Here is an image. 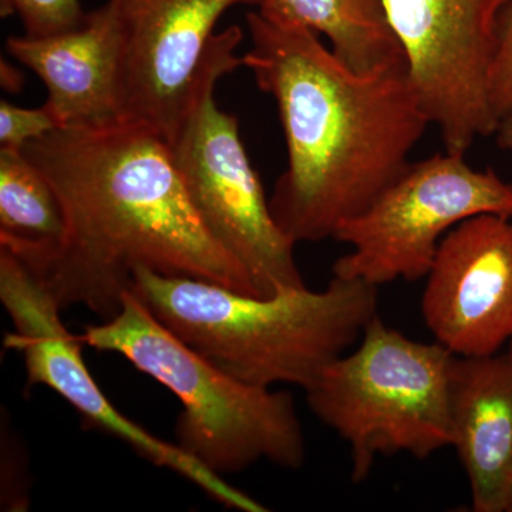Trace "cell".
<instances>
[{
  "mask_svg": "<svg viewBox=\"0 0 512 512\" xmlns=\"http://www.w3.org/2000/svg\"><path fill=\"white\" fill-rule=\"evenodd\" d=\"M497 131L500 133L501 146L512 154V111L500 120Z\"/></svg>",
  "mask_w": 512,
  "mask_h": 512,
  "instance_id": "21",
  "label": "cell"
},
{
  "mask_svg": "<svg viewBox=\"0 0 512 512\" xmlns=\"http://www.w3.org/2000/svg\"><path fill=\"white\" fill-rule=\"evenodd\" d=\"M0 302L13 325V332L5 336V348L22 353L28 387L53 390L79 413L87 427L123 441L154 466L170 468L224 507L268 511L177 444L161 440L121 414L90 375L83 357L86 345L80 335L64 326L55 298L28 266L5 248H0Z\"/></svg>",
  "mask_w": 512,
  "mask_h": 512,
  "instance_id": "8",
  "label": "cell"
},
{
  "mask_svg": "<svg viewBox=\"0 0 512 512\" xmlns=\"http://www.w3.org/2000/svg\"><path fill=\"white\" fill-rule=\"evenodd\" d=\"M119 26L109 2L79 28L46 37L12 36L6 50L45 83L60 127L123 120L119 100Z\"/></svg>",
  "mask_w": 512,
  "mask_h": 512,
  "instance_id": "12",
  "label": "cell"
},
{
  "mask_svg": "<svg viewBox=\"0 0 512 512\" xmlns=\"http://www.w3.org/2000/svg\"><path fill=\"white\" fill-rule=\"evenodd\" d=\"M131 291L205 359L264 387L308 389L379 315L377 286L335 275L322 291L305 286L264 298L137 268Z\"/></svg>",
  "mask_w": 512,
  "mask_h": 512,
  "instance_id": "3",
  "label": "cell"
},
{
  "mask_svg": "<svg viewBox=\"0 0 512 512\" xmlns=\"http://www.w3.org/2000/svg\"><path fill=\"white\" fill-rule=\"evenodd\" d=\"M23 153L63 208L62 245L33 272L62 311L84 306L101 320L113 318L137 268L261 296L205 227L170 144L156 131L128 120L63 127Z\"/></svg>",
  "mask_w": 512,
  "mask_h": 512,
  "instance_id": "1",
  "label": "cell"
},
{
  "mask_svg": "<svg viewBox=\"0 0 512 512\" xmlns=\"http://www.w3.org/2000/svg\"><path fill=\"white\" fill-rule=\"evenodd\" d=\"M264 18L325 35L330 49L357 73L406 59L383 0H262Z\"/></svg>",
  "mask_w": 512,
  "mask_h": 512,
  "instance_id": "14",
  "label": "cell"
},
{
  "mask_svg": "<svg viewBox=\"0 0 512 512\" xmlns=\"http://www.w3.org/2000/svg\"><path fill=\"white\" fill-rule=\"evenodd\" d=\"M508 355H510L512 359V339L510 340V352H508Z\"/></svg>",
  "mask_w": 512,
  "mask_h": 512,
  "instance_id": "23",
  "label": "cell"
},
{
  "mask_svg": "<svg viewBox=\"0 0 512 512\" xmlns=\"http://www.w3.org/2000/svg\"><path fill=\"white\" fill-rule=\"evenodd\" d=\"M2 16L16 15L25 35L46 37L79 28L87 13L80 0H0Z\"/></svg>",
  "mask_w": 512,
  "mask_h": 512,
  "instance_id": "16",
  "label": "cell"
},
{
  "mask_svg": "<svg viewBox=\"0 0 512 512\" xmlns=\"http://www.w3.org/2000/svg\"><path fill=\"white\" fill-rule=\"evenodd\" d=\"M466 154H436L407 165L365 211L343 222L333 239L350 251L333 275L377 286L429 274L443 238L477 215L512 220V184L493 170H474Z\"/></svg>",
  "mask_w": 512,
  "mask_h": 512,
  "instance_id": "7",
  "label": "cell"
},
{
  "mask_svg": "<svg viewBox=\"0 0 512 512\" xmlns=\"http://www.w3.org/2000/svg\"><path fill=\"white\" fill-rule=\"evenodd\" d=\"M57 128L62 127L46 103L39 109H23L9 101H0V150L23 153L32 141Z\"/></svg>",
  "mask_w": 512,
  "mask_h": 512,
  "instance_id": "17",
  "label": "cell"
},
{
  "mask_svg": "<svg viewBox=\"0 0 512 512\" xmlns=\"http://www.w3.org/2000/svg\"><path fill=\"white\" fill-rule=\"evenodd\" d=\"M454 357L440 343L407 338L377 315L356 348L305 390L309 409L348 444L352 483L370 476L377 457L424 460L453 447Z\"/></svg>",
  "mask_w": 512,
  "mask_h": 512,
  "instance_id": "5",
  "label": "cell"
},
{
  "mask_svg": "<svg viewBox=\"0 0 512 512\" xmlns=\"http://www.w3.org/2000/svg\"><path fill=\"white\" fill-rule=\"evenodd\" d=\"M62 204L25 153L0 150V248L39 272L62 245Z\"/></svg>",
  "mask_w": 512,
  "mask_h": 512,
  "instance_id": "15",
  "label": "cell"
},
{
  "mask_svg": "<svg viewBox=\"0 0 512 512\" xmlns=\"http://www.w3.org/2000/svg\"><path fill=\"white\" fill-rule=\"evenodd\" d=\"M89 348L117 353L180 400L175 444L217 476L269 461L298 470L306 439L291 393L237 379L188 346L133 291L116 316L87 326Z\"/></svg>",
  "mask_w": 512,
  "mask_h": 512,
  "instance_id": "4",
  "label": "cell"
},
{
  "mask_svg": "<svg viewBox=\"0 0 512 512\" xmlns=\"http://www.w3.org/2000/svg\"><path fill=\"white\" fill-rule=\"evenodd\" d=\"M421 315L457 357L498 353L512 339V222L484 214L441 241L426 278Z\"/></svg>",
  "mask_w": 512,
  "mask_h": 512,
  "instance_id": "11",
  "label": "cell"
},
{
  "mask_svg": "<svg viewBox=\"0 0 512 512\" xmlns=\"http://www.w3.org/2000/svg\"><path fill=\"white\" fill-rule=\"evenodd\" d=\"M2 84L6 90H19L22 87L23 79L15 67L9 63L2 62Z\"/></svg>",
  "mask_w": 512,
  "mask_h": 512,
  "instance_id": "20",
  "label": "cell"
},
{
  "mask_svg": "<svg viewBox=\"0 0 512 512\" xmlns=\"http://www.w3.org/2000/svg\"><path fill=\"white\" fill-rule=\"evenodd\" d=\"M507 512H512V491L510 494V500H508Z\"/></svg>",
  "mask_w": 512,
  "mask_h": 512,
  "instance_id": "22",
  "label": "cell"
},
{
  "mask_svg": "<svg viewBox=\"0 0 512 512\" xmlns=\"http://www.w3.org/2000/svg\"><path fill=\"white\" fill-rule=\"evenodd\" d=\"M510 0H383L414 90L450 153L497 131L493 76Z\"/></svg>",
  "mask_w": 512,
  "mask_h": 512,
  "instance_id": "9",
  "label": "cell"
},
{
  "mask_svg": "<svg viewBox=\"0 0 512 512\" xmlns=\"http://www.w3.org/2000/svg\"><path fill=\"white\" fill-rule=\"evenodd\" d=\"M170 146L202 222L244 266L259 295L305 288L296 244L272 215L237 117L217 106L214 92L195 107Z\"/></svg>",
  "mask_w": 512,
  "mask_h": 512,
  "instance_id": "10",
  "label": "cell"
},
{
  "mask_svg": "<svg viewBox=\"0 0 512 512\" xmlns=\"http://www.w3.org/2000/svg\"><path fill=\"white\" fill-rule=\"evenodd\" d=\"M242 56L275 100L288 167L269 207L295 244L333 238L406 170L430 120L406 59L357 73L318 33L248 13Z\"/></svg>",
  "mask_w": 512,
  "mask_h": 512,
  "instance_id": "2",
  "label": "cell"
},
{
  "mask_svg": "<svg viewBox=\"0 0 512 512\" xmlns=\"http://www.w3.org/2000/svg\"><path fill=\"white\" fill-rule=\"evenodd\" d=\"M0 505L3 511L23 512L30 507L28 457L9 424L2 426V480Z\"/></svg>",
  "mask_w": 512,
  "mask_h": 512,
  "instance_id": "18",
  "label": "cell"
},
{
  "mask_svg": "<svg viewBox=\"0 0 512 512\" xmlns=\"http://www.w3.org/2000/svg\"><path fill=\"white\" fill-rule=\"evenodd\" d=\"M119 26L123 120L143 124L168 144L218 80L244 66L239 26L215 33L228 9L262 0H107Z\"/></svg>",
  "mask_w": 512,
  "mask_h": 512,
  "instance_id": "6",
  "label": "cell"
},
{
  "mask_svg": "<svg viewBox=\"0 0 512 512\" xmlns=\"http://www.w3.org/2000/svg\"><path fill=\"white\" fill-rule=\"evenodd\" d=\"M493 103L500 120L512 111V0L500 19V43L493 76Z\"/></svg>",
  "mask_w": 512,
  "mask_h": 512,
  "instance_id": "19",
  "label": "cell"
},
{
  "mask_svg": "<svg viewBox=\"0 0 512 512\" xmlns=\"http://www.w3.org/2000/svg\"><path fill=\"white\" fill-rule=\"evenodd\" d=\"M454 441L476 512H507L512 491V359L454 357L450 377Z\"/></svg>",
  "mask_w": 512,
  "mask_h": 512,
  "instance_id": "13",
  "label": "cell"
}]
</instances>
